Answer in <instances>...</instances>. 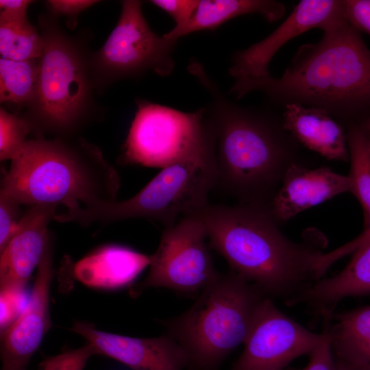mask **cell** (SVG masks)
Here are the masks:
<instances>
[{"mask_svg": "<svg viewBox=\"0 0 370 370\" xmlns=\"http://www.w3.org/2000/svg\"><path fill=\"white\" fill-rule=\"evenodd\" d=\"M285 10L283 3L273 0H201L183 28L171 29L164 35L177 40L193 32L214 30L235 17L249 14H258L269 22H274L283 16Z\"/></svg>", "mask_w": 370, "mask_h": 370, "instance_id": "44dd1931", "label": "cell"}, {"mask_svg": "<svg viewBox=\"0 0 370 370\" xmlns=\"http://www.w3.org/2000/svg\"><path fill=\"white\" fill-rule=\"evenodd\" d=\"M203 223L209 247L228 262L230 270L288 306L324 278L338 260L353 253L361 235L329 251L316 229L295 242L280 230L267 206L238 203L209 205L195 214Z\"/></svg>", "mask_w": 370, "mask_h": 370, "instance_id": "6da1fadb", "label": "cell"}, {"mask_svg": "<svg viewBox=\"0 0 370 370\" xmlns=\"http://www.w3.org/2000/svg\"><path fill=\"white\" fill-rule=\"evenodd\" d=\"M349 190L347 175L335 173L325 166L310 169L305 163H295L287 170L269 209L280 225Z\"/></svg>", "mask_w": 370, "mask_h": 370, "instance_id": "9a60e30c", "label": "cell"}, {"mask_svg": "<svg viewBox=\"0 0 370 370\" xmlns=\"http://www.w3.org/2000/svg\"><path fill=\"white\" fill-rule=\"evenodd\" d=\"M24 284L0 286V330H5L21 314L29 296Z\"/></svg>", "mask_w": 370, "mask_h": 370, "instance_id": "484cf974", "label": "cell"}, {"mask_svg": "<svg viewBox=\"0 0 370 370\" xmlns=\"http://www.w3.org/2000/svg\"><path fill=\"white\" fill-rule=\"evenodd\" d=\"M188 70L208 91L214 136L215 188L238 203L269 207L290 166L305 163L299 144L278 119L230 101L197 60Z\"/></svg>", "mask_w": 370, "mask_h": 370, "instance_id": "7a4b0ae2", "label": "cell"}, {"mask_svg": "<svg viewBox=\"0 0 370 370\" xmlns=\"http://www.w3.org/2000/svg\"><path fill=\"white\" fill-rule=\"evenodd\" d=\"M54 19L53 16L39 19L43 43L38 59L37 88L22 117L36 136L69 138L90 121L96 88L91 54Z\"/></svg>", "mask_w": 370, "mask_h": 370, "instance_id": "52a82bcc", "label": "cell"}, {"mask_svg": "<svg viewBox=\"0 0 370 370\" xmlns=\"http://www.w3.org/2000/svg\"><path fill=\"white\" fill-rule=\"evenodd\" d=\"M120 185L118 172L95 145L77 136H36L11 161L0 192L21 204L70 209L116 201Z\"/></svg>", "mask_w": 370, "mask_h": 370, "instance_id": "277c9868", "label": "cell"}, {"mask_svg": "<svg viewBox=\"0 0 370 370\" xmlns=\"http://www.w3.org/2000/svg\"><path fill=\"white\" fill-rule=\"evenodd\" d=\"M57 206H30L22 215L17 229L0 251V286L27 285L44 254Z\"/></svg>", "mask_w": 370, "mask_h": 370, "instance_id": "2e32d148", "label": "cell"}, {"mask_svg": "<svg viewBox=\"0 0 370 370\" xmlns=\"http://www.w3.org/2000/svg\"><path fill=\"white\" fill-rule=\"evenodd\" d=\"M345 16V1L303 0L286 20L262 40L236 52L228 73L235 79L270 74L269 66L278 51L288 40L312 28L322 31Z\"/></svg>", "mask_w": 370, "mask_h": 370, "instance_id": "4fadbf2b", "label": "cell"}, {"mask_svg": "<svg viewBox=\"0 0 370 370\" xmlns=\"http://www.w3.org/2000/svg\"><path fill=\"white\" fill-rule=\"evenodd\" d=\"M206 238L204 225L195 214L165 227L156 252L150 256L147 275L131 286L130 295L136 297L154 287L185 295L201 292L219 274L214 267Z\"/></svg>", "mask_w": 370, "mask_h": 370, "instance_id": "30bf717a", "label": "cell"}, {"mask_svg": "<svg viewBox=\"0 0 370 370\" xmlns=\"http://www.w3.org/2000/svg\"><path fill=\"white\" fill-rule=\"evenodd\" d=\"M118 22L103 45L91 53L96 90L124 79H137L151 71L168 76L173 71V53L177 40L156 34L142 11L143 2L121 1Z\"/></svg>", "mask_w": 370, "mask_h": 370, "instance_id": "ba28073f", "label": "cell"}, {"mask_svg": "<svg viewBox=\"0 0 370 370\" xmlns=\"http://www.w3.org/2000/svg\"><path fill=\"white\" fill-rule=\"evenodd\" d=\"M326 334L325 339L308 355L309 360L304 367L301 369L289 368L288 370H335L334 361L327 332Z\"/></svg>", "mask_w": 370, "mask_h": 370, "instance_id": "4dcf8cb0", "label": "cell"}, {"mask_svg": "<svg viewBox=\"0 0 370 370\" xmlns=\"http://www.w3.org/2000/svg\"><path fill=\"white\" fill-rule=\"evenodd\" d=\"M345 13L356 29L370 35V0L345 1Z\"/></svg>", "mask_w": 370, "mask_h": 370, "instance_id": "f546056e", "label": "cell"}, {"mask_svg": "<svg viewBox=\"0 0 370 370\" xmlns=\"http://www.w3.org/2000/svg\"><path fill=\"white\" fill-rule=\"evenodd\" d=\"M31 128L23 117L0 108V160H14L21 151Z\"/></svg>", "mask_w": 370, "mask_h": 370, "instance_id": "d4e9b609", "label": "cell"}, {"mask_svg": "<svg viewBox=\"0 0 370 370\" xmlns=\"http://www.w3.org/2000/svg\"><path fill=\"white\" fill-rule=\"evenodd\" d=\"M95 0H49L45 3L50 14L54 16H64L74 18L79 13L99 3Z\"/></svg>", "mask_w": 370, "mask_h": 370, "instance_id": "1f68e13d", "label": "cell"}, {"mask_svg": "<svg viewBox=\"0 0 370 370\" xmlns=\"http://www.w3.org/2000/svg\"><path fill=\"white\" fill-rule=\"evenodd\" d=\"M29 0H1L0 21L27 19V10L33 3Z\"/></svg>", "mask_w": 370, "mask_h": 370, "instance_id": "d6a6232c", "label": "cell"}, {"mask_svg": "<svg viewBox=\"0 0 370 370\" xmlns=\"http://www.w3.org/2000/svg\"><path fill=\"white\" fill-rule=\"evenodd\" d=\"M268 297L230 270L219 273L186 312L162 323L167 334L184 350L190 370H217L232 351L244 344Z\"/></svg>", "mask_w": 370, "mask_h": 370, "instance_id": "8992f818", "label": "cell"}, {"mask_svg": "<svg viewBox=\"0 0 370 370\" xmlns=\"http://www.w3.org/2000/svg\"><path fill=\"white\" fill-rule=\"evenodd\" d=\"M198 0H152L149 2L167 13L175 21L172 29L183 28L190 20L199 4Z\"/></svg>", "mask_w": 370, "mask_h": 370, "instance_id": "f1b7e54d", "label": "cell"}, {"mask_svg": "<svg viewBox=\"0 0 370 370\" xmlns=\"http://www.w3.org/2000/svg\"><path fill=\"white\" fill-rule=\"evenodd\" d=\"M352 253L347 266L338 274L318 281L300 299L323 319L334 312L343 299L370 295V229Z\"/></svg>", "mask_w": 370, "mask_h": 370, "instance_id": "ac0fdd59", "label": "cell"}, {"mask_svg": "<svg viewBox=\"0 0 370 370\" xmlns=\"http://www.w3.org/2000/svg\"><path fill=\"white\" fill-rule=\"evenodd\" d=\"M38 75V59L16 61L1 58V103L27 108L35 97Z\"/></svg>", "mask_w": 370, "mask_h": 370, "instance_id": "603a6c76", "label": "cell"}, {"mask_svg": "<svg viewBox=\"0 0 370 370\" xmlns=\"http://www.w3.org/2000/svg\"><path fill=\"white\" fill-rule=\"evenodd\" d=\"M284 107L283 127L299 145L330 160H349L343 127L328 112L297 103Z\"/></svg>", "mask_w": 370, "mask_h": 370, "instance_id": "e0dca14e", "label": "cell"}, {"mask_svg": "<svg viewBox=\"0 0 370 370\" xmlns=\"http://www.w3.org/2000/svg\"><path fill=\"white\" fill-rule=\"evenodd\" d=\"M21 204L0 192V251L14 236L21 219Z\"/></svg>", "mask_w": 370, "mask_h": 370, "instance_id": "83f0119b", "label": "cell"}, {"mask_svg": "<svg viewBox=\"0 0 370 370\" xmlns=\"http://www.w3.org/2000/svg\"><path fill=\"white\" fill-rule=\"evenodd\" d=\"M358 123L364 131L366 136L370 143V114L365 116Z\"/></svg>", "mask_w": 370, "mask_h": 370, "instance_id": "836d02e7", "label": "cell"}, {"mask_svg": "<svg viewBox=\"0 0 370 370\" xmlns=\"http://www.w3.org/2000/svg\"><path fill=\"white\" fill-rule=\"evenodd\" d=\"M335 370H348V369L335 365Z\"/></svg>", "mask_w": 370, "mask_h": 370, "instance_id": "e575fe53", "label": "cell"}, {"mask_svg": "<svg viewBox=\"0 0 370 370\" xmlns=\"http://www.w3.org/2000/svg\"><path fill=\"white\" fill-rule=\"evenodd\" d=\"M215 185L214 136L207 120L202 140L183 157L163 167L131 198L67 209L57 214L55 220L88 226L148 219L166 227L175 224L178 217L193 215L206 207Z\"/></svg>", "mask_w": 370, "mask_h": 370, "instance_id": "5b68a950", "label": "cell"}, {"mask_svg": "<svg viewBox=\"0 0 370 370\" xmlns=\"http://www.w3.org/2000/svg\"><path fill=\"white\" fill-rule=\"evenodd\" d=\"M71 330L86 338L96 354L112 358L132 370H183L188 366L184 350L168 334L134 338L100 331L84 322H75Z\"/></svg>", "mask_w": 370, "mask_h": 370, "instance_id": "5bb4252c", "label": "cell"}, {"mask_svg": "<svg viewBox=\"0 0 370 370\" xmlns=\"http://www.w3.org/2000/svg\"><path fill=\"white\" fill-rule=\"evenodd\" d=\"M323 32L318 42L299 48L281 77L237 79L230 93L239 99L259 90L278 103L316 107L355 123L370 109V51L345 16Z\"/></svg>", "mask_w": 370, "mask_h": 370, "instance_id": "3957f363", "label": "cell"}, {"mask_svg": "<svg viewBox=\"0 0 370 370\" xmlns=\"http://www.w3.org/2000/svg\"><path fill=\"white\" fill-rule=\"evenodd\" d=\"M42 38L28 19L0 21L1 58L21 61L38 59Z\"/></svg>", "mask_w": 370, "mask_h": 370, "instance_id": "cb8c5ba5", "label": "cell"}, {"mask_svg": "<svg viewBox=\"0 0 370 370\" xmlns=\"http://www.w3.org/2000/svg\"><path fill=\"white\" fill-rule=\"evenodd\" d=\"M334 364L348 370H370V305L323 319Z\"/></svg>", "mask_w": 370, "mask_h": 370, "instance_id": "ffe728a7", "label": "cell"}, {"mask_svg": "<svg viewBox=\"0 0 370 370\" xmlns=\"http://www.w3.org/2000/svg\"><path fill=\"white\" fill-rule=\"evenodd\" d=\"M119 160L162 169L195 148L207 130L206 108L186 112L138 99Z\"/></svg>", "mask_w": 370, "mask_h": 370, "instance_id": "9c48e42d", "label": "cell"}, {"mask_svg": "<svg viewBox=\"0 0 370 370\" xmlns=\"http://www.w3.org/2000/svg\"><path fill=\"white\" fill-rule=\"evenodd\" d=\"M53 235L50 231L27 303L18 317L1 332V370H21L51 327L49 293L54 275Z\"/></svg>", "mask_w": 370, "mask_h": 370, "instance_id": "7c38bea8", "label": "cell"}, {"mask_svg": "<svg viewBox=\"0 0 370 370\" xmlns=\"http://www.w3.org/2000/svg\"><path fill=\"white\" fill-rule=\"evenodd\" d=\"M21 370H26V369H21ZM38 370H42L41 368L39 367Z\"/></svg>", "mask_w": 370, "mask_h": 370, "instance_id": "d590c367", "label": "cell"}, {"mask_svg": "<svg viewBox=\"0 0 370 370\" xmlns=\"http://www.w3.org/2000/svg\"><path fill=\"white\" fill-rule=\"evenodd\" d=\"M350 170V190L360 202L364 214V230L370 229V143L356 123L347 125L345 132Z\"/></svg>", "mask_w": 370, "mask_h": 370, "instance_id": "7402d4cb", "label": "cell"}, {"mask_svg": "<svg viewBox=\"0 0 370 370\" xmlns=\"http://www.w3.org/2000/svg\"><path fill=\"white\" fill-rule=\"evenodd\" d=\"M326 336L323 330L315 333L295 321L268 297L230 370H288L294 360L308 356Z\"/></svg>", "mask_w": 370, "mask_h": 370, "instance_id": "8fae6325", "label": "cell"}, {"mask_svg": "<svg viewBox=\"0 0 370 370\" xmlns=\"http://www.w3.org/2000/svg\"><path fill=\"white\" fill-rule=\"evenodd\" d=\"M150 262V256L121 245H106L77 261L73 274L88 287L115 290L131 284Z\"/></svg>", "mask_w": 370, "mask_h": 370, "instance_id": "d6986e66", "label": "cell"}, {"mask_svg": "<svg viewBox=\"0 0 370 370\" xmlns=\"http://www.w3.org/2000/svg\"><path fill=\"white\" fill-rule=\"evenodd\" d=\"M95 354V348L87 342L79 348L47 358L39 367L42 370H84L88 359Z\"/></svg>", "mask_w": 370, "mask_h": 370, "instance_id": "4316f807", "label": "cell"}]
</instances>
